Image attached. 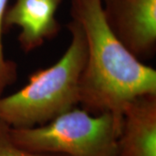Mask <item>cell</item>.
<instances>
[{
    "label": "cell",
    "instance_id": "obj_1",
    "mask_svg": "<svg viewBox=\"0 0 156 156\" xmlns=\"http://www.w3.org/2000/svg\"><path fill=\"white\" fill-rule=\"evenodd\" d=\"M71 16L87 45L79 103L92 115L111 114L122 127L131 101L156 94V70L132 55L112 32L101 0H71Z\"/></svg>",
    "mask_w": 156,
    "mask_h": 156
},
{
    "label": "cell",
    "instance_id": "obj_2",
    "mask_svg": "<svg viewBox=\"0 0 156 156\" xmlns=\"http://www.w3.org/2000/svg\"><path fill=\"white\" fill-rule=\"evenodd\" d=\"M71 41L52 66L34 72L18 91L0 97V121L11 128H32L49 122L80 101V81L87 59L83 32L68 24Z\"/></svg>",
    "mask_w": 156,
    "mask_h": 156
},
{
    "label": "cell",
    "instance_id": "obj_3",
    "mask_svg": "<svg viewBox=\"0 0 156 156\" xmlns=\"http://www.w3.org/2000/svg\"><path fill=\"white\" fill-rule=\"evenodd\" d=\"M10 131L17 146L32 152L115 156L121 127L109 113L92 115L75 107L45 124Z\"/></svg>",
    "mask_w": 156,
    "mask_h": 156
},
{
    "label": "cell",
    "instance_id": "obj_4",
    "mask_svg": "<svg viewBox=\"0 0 156 156\" xmlns=\"http://www.w3.org/2000/svg\"><path fill=\"white\" fill-rule=\"evenodd\" d=\"M106 21L118 40L137 59L156 48V0H101Z\"/></svg>",
    "mask_w": 156,
    "mask_h": 156
},
{
    "label": "cell",
    "instance_id": "obj_5",
    "mask_svg": "<svg viewBox=\"0 0 156 156\" xmlns=\"http://www.w3.org/2000/svg\"><path fill=\"white\" fill-rule=\"evenodd\" d=\"M115 156H156V94L140 95L127 105Z\"/></svg>",
    "mask_w": 156,
    "mask_h": 156
},
{
    "label": "cell",
    "instance_id": "obj_6",
    "mask_svg": "<svg viewBox=\"0 0 156 156\" xmlns=\"http://www.w3.org/2000/svg\"><path fill=\"white\" fill-rule=\"evenodd\" d=\"M60 3L61 0H16L5 11L4 27H19L20 46L24 52H30L58 32L56 13Z\"/></svg>",
    "mask_w": 156,
    "mask_h": 156
},
{
    "label": "cell",
    "instance_id": "obj_7",
    "mask_svg": "<svg viewBox=\"0 0 156 156\" xmlns=\"http://www.w3.org/2000/svg\"><path fill=\"white\" fill-rule=\"evenodd\" d=\"M7 3L8 0H0V97L3 95L6 88L17 79V65L14 62L6 59L2 43V31Z\"/></svg>",
    "mask_w": 156,
    "mask_h": 156
},
{
    "label": "cell",
    "instance_id": "obj_8",
    "mask_svg": "<svg viewBox=\"0 0 156 156\" xmlns=\"http://www.w3.org/2000/svg\"><path fill=\"white\" fill-rule=\"evenodd\" d=\"M11 127L0 121V156H66L59 154L37 153L17 146L11 138Z\"/></svg>",
    "mask_w": 156,
    "mask_h": 156
}]
</instances>
